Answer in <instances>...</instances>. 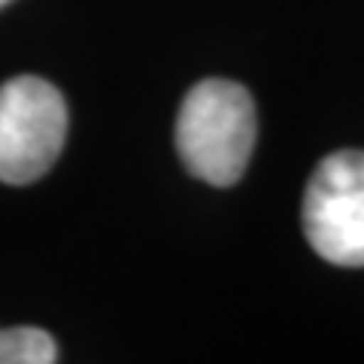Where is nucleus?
<instances>
[{
  "instance_id": "nucleus-3",
  "label": "nucleus",
  "mask_w": 364,
  "mask_h": 364,
  "mask_svg": "<svg viewBox=\"0 0 364 364\" xmlns=\"http://www.w3.org/2000/svg\"><path fill=\"white\" fill-rule=\"evenodd\" d=\"M304 234L337 267H364V152L328 155L304 195Z\"/></svg>"
},
{
  "instance_id": "nucleus-4",
  "label": "nucleus",
  "mask_w": 364,
  "mask_h": 364,
  "mask_svg": "<svg viewBox=\"0 0 364 364\" xmlns=\"http://www.w3.org/2000/svg\"><path fill=\"white\" fill-rule=\"evenodd\" d=\"M55 358H58L55 340L43 328H0V364H52Z\"/></svg>"
},
{
  "instance_id": "nucleus-1",
  "label": "nucleus",
  "mask_w": 364,
  "mask_h": 364,
  "mask_svg": "<svg viewBox=\"0 0 364 364\" xmlns=\"http://www.w3.org/2000/svg\"><path fill=\"white\" fill-rule=\"evenodd\" d=\"M255 104L231 79L191 85L176 116V149L188 173L210 186H234L255 149Z\"/></svg>"
},
{
  "instance_id": "nucleus-2",
  "label": "nucleus",
  "mask_w": 364,
  "mask_h": 364,
  "mask_svg": "<svg viewBox=\"0 0 364 364\" xmlns=\"http://www.w3.org/2000/svg\"><path fill=\"white\" fill-rule=\"evenodd\" d=\"M67 140V104L40 76L0 85V182L28 186L58 161Z\"/></svg>"
},
{
  "instance_id": "nucleus-5",
  "label": "nucleus",
  "mask_w": 364,
  "mask_h": 364,
  "mask_svg": "<svg viewBox=\"0 0 364 364\" xmlns=\"http://www.w3.org/2000/svg\"><path fill=\"white\" fill-rule=\"evenodd\" d=\"M6 4H9V0H0V9H4V6H6Z\"/></svg>"
}]
</instances>
